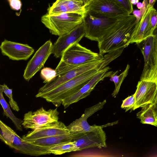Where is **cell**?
I'll use <instances>...</instances> for the list:
<instances>
[{
    "instance_id": "obj_1",
    "label": "cell",
    "mask_w": 157,
    "mask_h": 157,
    "mask_svg": "<svg viewBox=\"0 0 157 157\" xmlns=\"http://www.w3.org/2000/svg\"><path fill=\"white\" fill-rule=\"evenodd\" d=\"M137 23L136 17L130 14L119 22L98 42L99 53L103 55L127 47Z\"/></svg>"
},
{
    "instance_id": "obj_2",
    "label": "cell",
    "mask_w": 157,
    "mask_h": 157,
    "mask_svg": "<svg viewBox=\"0 0 157 157\" xmlns=\"http://www.w3.org/2000/svg\"><path fill=\"white\" fill-rule=\"evenodd\" d=\"M128 16L112 17L86 11L83 16V23L85 30V36L91 40L98 42L119 22Z\"/></svg>"
},
{
    "instance_id": "obj_3",
    "label": "cell",
    "mask_w": 157,
    "mask_h": 157,
    "mask_svg": "<svg viewBox=\"0 0 157 157\" xmlns=\"http://www.w3.org/2000/svg\"><path fill=\"white\" fill-rule=\"evenodd\" d=\"M100 71L98 68L91 70L43 94L40 98L58 107L63 100L77 92Z\"/></svg>"
},
{
    "instance_id": "obj_4",
    "label": "cell",
    "mask_w": 157,
    "mask_h": 157,
    "mask_svg": "<svg viewBox=\"0 0 157 157\" xmlns=\"http://www.w3.org/2000/svg\"><path fill=\"white\" fill-rule=\"evenodd\" d=\"M41 21L52 34L60 36L82 24L83 22V16L73 13H47L41 17Z\"/></svg>"
},
{
    "instance_id": "obj_5",
    "label": "cell",
    "mask_w": 157,
    "mask_h": 157,
    "mask_svg": "<svg viewBox=\"0 0 157 157\" xmlns=\"http://www.w3.org/2000/svg\"><path fill=\"white\" fill-rule=\"evenodd\" d=\"M0 127L1 140L20 153L34 156L51 154L49 147L35 145L27 142L1 120L0 121Z\"/></svg>"
},
{
    "instance_id": "obj_6",
    "label": "cell",
    "mask_w": 157,
    "mask_h": 157,
    "mask_svg": "<svg viewBox=\"0 0 157 157\" xmlns=\"http://www.w3.org/2000/svg\"><path fill=\"white\" fill-rule=\"evenodd\" d=\"M102 58L78 65L71 70L57 75L51 81L40 88L37 93L39 97L56 88L70 80L94 69L99 68Z\"/></svg>"
},
{
    "instance_id": "obj_7",
    "label": "cell",
    "mask_w": 157,
    "mask_h": 157,
    "mask_svg": "<svg viewBox=\"0 0 157 157\" xmlns=\"http://www.w3.org/2000/svg\"><path fill=\"white\" fill-rule=\"evenodd\" d=\"M155 36L151 35L139 44L143 56L144 66L140 80L157 83V63L155 52Z\"/></svg>"
},
{
    "instance_id": "obj_8",
    "label": "cell",
    "mask_w": 157,
    "mask_h": 157,
    "mask_svg": "<svg viewBox=\"0 0 157 157\" xmlns=\"http://www.w3.org/2000/svg\"><path fill=\"white\" fill-rule=\"evenodd\" d=\"M103 57V55L94 52L76 43L66 49L60 61L69 65H79Z\"/></svg>"
},
{
    "instance_id": "obj_9",
    "label": "cell",
    "mask_w": 157,
    "mask_h": 157,
    "mask_svg": "<svg viewBox=\"0 0 157 157\" xmlns=\"http://www.w3.org/2000/svg\"><path fill=\"white\" fill-rule=\"evenodd\" d=\"M57 108L45 110L43 107L36 111H29L24 115L22 125L24 128L33 130L39 127L58 121Z\"/></svg>"
},
{
    "instance_id": "obj_10",
    "label": "cell",
    "mask_w": 157,
    "mask_h": 157,
    "mask_svg": "<svg viewBox=\"0 0 157 157\" xmlns=\"http://www.w3.org/2000/svg\"><path fill=\"white\" fill-rule=\"evenodd\" d=\"M106 102V100L85 109L84 113L79 118L71 123L67 127L72 135L94 131L101 128L113 125L118 123V121L99 126L90 125L87 122L88 118L103 108Z\"/></svg>"
},
{
    "instance_id": "obj_11",
    "label": "cell",
    "mask_w": 157,
    "mask_h": 157,
    "mask_svg": "<svg viewBox=\"0 0 157 157\" xmlns=\"http://www.w3.org/2000/svg\"><path fill=\"white\" fill-rule=\"evenodd\" d=\"M73 135L72 141L75 143L76 151L89 148H101L107 147L106 134L102 128L94 131Z\"/></svg>"
},
{
    "instance_id": "obj_12",
    "label": "cell",
    "mask_w": 157,
    "mask_h": 157,
    "mask_svg": "<svg viewBox=\"0 0 157 157\" xmlns=\"http://www.w3.org/2000/svg\"><path fill=\"white\" fill-rule=\"evenodd\" d=\"M85 11H90L114 17L130 14L116 0H92L84 6Z\"/></svg>"
},
{
    "instance_id": "obj_13",
    "label": "cell",
    "mask_w": 157,
    "mask_h": 157,
    "mask_svg": "<svg viewBox=\"0 0 157 157\" xmlns=\"http://www.w3.org/2000/svg\"><path fill=\"white\" fill-rule=\"evenodd\" d=\"M53 44L50 40L47 41L36 52L28 62L24 71L23 77L29 81L44 66L52 54Z\"/></svg>"
},
{
    "instance_id": "obj_14",
    "label": "cell",
    "mask_w": 157,
    "mask_h": 157,
    "mask_svg": "<svg viewBox=\"0 0 157 157\" xmlns=\"http://www.w3.org/2000/svg\"><path fill=\"white\" fill-rule=\"evenodd\" d=\"M85 34L83 22L67 33L59 36L53 45L52 54L56 58H61L66 49L74 44L78 43Z\"/></svg>"
},
{
    "instance_id": "obj_15",
    "label": "cell",
    "mask_w": 157,
    "mask_h": 157,
    "mask_svg": "<svg viewBox=\"0 0 157 157\" xmlns=\"http://www.w3.org/2000/svg\"><path fill=\"white\" fill-rule=\"evenodd\" d=\"M71 134L65 124L60 121L53 122L37 128L22 136L25 141L52 136Z\"/></svg>"
},
{
    "instance_id": "obj_16",
    "label": "cell",
    "mask_w": 157,
    "mask_h": 157,
    "mask_svg": "<svg viewBox=\"0 0 157 157\" xmlns=\"http://www.w3.org/2000/svg\"><path fill=\"white\" fill-rule=\"evenodd\" d=\"M135 104L133 110L148 104H153L157 96V83L151 81L140 80L134 94Z\"/></svg>"
},
{
    "instance_id": "obj_17",
    "label": "cell",
    "mask_w": 157,
    "mask_h": 157,
    "mask_svg": "<svg viewBox=\"0 0 157 157\" xmlns=\"http://www.w3.org/2000/svg\"><path fill=\"white\" fill-rule=\"evenodd\" d=\"M0 48L2 54L13 60H26L34 50L26 44L14 42L6 39L2 42Z\"/></svg>"
},
{
    "instance_id": "obj_18",
    "label": "cell",
    "mask_w": 157,
    "mask_h": 157,
    "mask_svg": "<svg viewBox=\"0 0 157 157\" xmlns=\"http://www.w3.org/2000/svg\"><path fill=\"white\" fill-rule=\"evenodd\" d=\"M109 69V67H107L101 70L77 92L63 100L62 104L64 109L67 108L71 104L77 102L90 95L97 84L105 78V73Z\"/></svg>"
},
{
    "instance_id": "obj_19",
    "label": "cell",
    "mask_w": 157,
    "mask_h": 157,
    "mask_svg": "<svg viewBox=\"0 0 157 157\" xmlns=\"http://www.w3.org/2000/svg\"><path fill=\"white\" fill-rule=\"evenodd\" d=\"M85 4L82 1L76 0H56L48 9L49 14L62 13H73L83 16L85 13Z\"/></svg>"
},
{
    "instance_id": "obj_20",
    "label": "cell",
    "mask_w": 157,
    "mask_h": 157,
    "mask_svg": "<svg viewBox=\"0 0 157 157\" xmlns=\"http://www.w3.org/2000/svg\"><path fill=\"white\" fill-rule=\"evenodd\" d=\"M154 7L148 8L141 19L136 24L130 44H138L148 36L153 35L150 25L152 10Z\"/></svg>"
},
{
    "instance_id": "obj_21",
    "label": "cell",
    "mask_w": 157,
    "mask_h": 157,
    "mask_svg": "<svg viewBox=\"0 0 157 157\" xmlns=\"http://www.w3.org/2000/svg\"><path fill=\"white\" fill-rule=\"evenodd\" d=\"M73 136L72 134H70L50 136L25 141L33 145L50 148L61 143L72 141Z\"/></svg>"
},
{
    "instance_id": "obj_22",
    "label": "cell",
    "mask_w": 157,
    "mask_h": 157,
    "mask_svg": "<svg viewBox=\"0 0 157 157\" xmlns=\"http://www.w3.org/2000/svg\"><path fill=\"white\" fill-rule=\"evenodd\" d=\"M142 107L141 110L137 114V117L140 120L141 123L157 127V117L151 104H147Z\"/></svg>"
},
{
    "instance_id": "obj_23",
    "label": "cell",
    "mask_w": 157,
    "mask_h": 157,
    "mask_svg": "<svg viewBox=\"0 0 157 157\" xmlns=\"http://www.w3.org/2000/svg\"><path fill=\"white\" fill-rule=\"evenodd\" d=\"M129 68V65L127 64L124 70L119 75H117L118 71L115 72L107 71L105 73V78L110 77V81L113 82L115 84V89L112 94L113 97H116L118 94L121 85L128 74Z\"/></svg>"
},
{
    "instance_id": "obj_24",
    "label": "cell",
    "mask_w": 157,
    "mask_h": 157,
    "mask_svg": "<svg viewBox=\"0 0 157 157\" xmlns=\"http://www.w3.org/2000/svg\"><path fill=\"white\" fill-rule=\"evenodd\" d=\"M2 93V91L0 90V103L3 110V115L11 120L17 130L22 131V128L21 125L23 120L17 118L13 114L10 105L5 100Z\"/></svg>"
},
{
    "instance_id": "obj_25",
    "label": "cell",
    "mask_w": 157,
    "mask_h": 157,
    "mask_svg": "<svg viewBox=\"0 0 157 157\" xmlns=\"http://www.w3.org/2000/svg\"><path fill=\"white\" fill-rule=\"evenodd\" d=\"M49 151L51 154L60 155L67 152L76 151V147L73 141H67L50 147Z\"/></svg>"
},
{
    "instance_id": "obj_26",
    "label": "cell",
    "mask_w": 157,
    "mask_h": 157,
    "mask_svg": "<svg viewBox=\"0 0 157 157\" xmlns=\"http://www.w3.org/2000/svg\"><path fill=\"white\" fill-rule=\"evenodd\" d=\"M124 48H121L108 52L103 56L102 61L99 67V70H101L106 67L110 62L120 56Z\"/></svg>"
},
{
    "instance_id": "obj_27",
    "label": "cell",
    "mask_w": 157,
    "mask_h": 157,
    "mask_svg": "<svg viewBox=\"0 0 157 157\" xmlns=\"http://www.w3.org/2000/svg\"><path fill=\"white\" fill-rule=\"evenodd\" d=\"M0 90L9 98V103L13 109L16 111H19L20 110L19 107L16 102L13 98L12 89H10L6 84H4L0 85Z\"/></svg>"
},
{
    "instance_id": "obj_28",
    "label": "cell",
    "mask_w": 157,
    "mask_h": 157,
    "mask_svg": "<svg viewBox=\"0 0 157 157\" xmlns=\"http://www.w3.org/2000/svg\"><path fill=\"white\" fill-rule=\"evenodd\" d=\"M40 76L44 80L43 83H46L54 79L56 76V72L55 70L50 67L43 68L41 71Z\"/></svg>"
},
{
    "instance_id": "obj_29",
    "label": "cell",
    "mask_w": 157,
    "mask_h": 157,
    "mask_svg": "<svg viewBox=\"0 0 157 157\" xmlns=\"http://www.w3.org/2000/svg\"><path fill=\"white\" fill-rule=\"evenodd\" d=\"M135 104V99L134 94L129 96L122 101L121 107L125 110V112L129 110H133Z\"/></svg>"
},
{
    "instance_id": "obj_30",
    "label": "cell",
    "mask_w": 157,
    "mask_h": 157,
    "mask_svg": "<svg viewBox=\"0 0 157 157\" xmlns=\"http://www.w3.org/2000/svg\"><path fill=\"white\" fill-rule=\"evenodd\" d=\"M150 25L153 35L157 34V10L154 7L152 10L150 20Z\"/></svg>"
},
{
    "instance_id": "obj_31",
    "label": "cell",
    "mask_w": 157,
    "mask_h": 157,
    "mask_svg": "<svg viewBox=\"0 0 157 157\" xmlns=\"http://www.w3.org/2000/svg\"><path fill=\"white\" fill-rule=\"evenodd\" d=\"M119 4L130 14L133 10L130 0H116Z\"/></svg>"
},
{
    "instance_id": "obj_32",
    "label": "cell",
    "mask_w": 157,
    "mask_h": 157,
    "mask_svg": "<svg viewBox=\"0 0 157 157\" xmlns=\"http://www.w3.org/2000/svg\"><path fill=\"white\" fill-rule=\"evenodd\" d=\"M11 8L13 10H18L21 9L22 3L20 0H7Z\"/></svg>"
},
{
    "instance_id": "obj_33",
    "label": "cell",
    "mask_w": 157,
    "mask_h": 157,
    "mask_svg": "<svg viewBox=\"0 0 157 157\" xmlns=\"http://www.w3.org/2000/svg\"><path fill=\"white\" fill-rule=\"evenodd\" d=\"M136 18V21L137 23L141 19L142 17V13L140 10L137 9L133 10L132 13Z\"/></svg>"
},
{
    "instance_id": "obj_34",
    "label": "cell",
    "mask_w": 157,
    "mask_h": 157,
    "mask_svg": "<svg viewBox=\"0 0 157 157\" xmlns=\"http://www.w3.org/2000/svg\"><path fill=\"white\" fill-rule=\"evenodd\" d=\"M142 3L143 6L142 8L140 9L142 13V17L144 16L148 8V3L147 0H144Z\"/></svg>"
},
{
    "instance_id": "obj_35",
    "label": "cell",
    "mask_w": 157,
    "mask_h": 157,
    "mask_svg": "<svg viewBox=\"0 0 157 157\" xmlns=\"http://www.w3.org/2000/svg\"><path fill=\"white\" fill-rule=\"evenodd\" d=\"M151 104L152 108L157 117V96L154 102Z\"/></svg>"
},
{
    "instance_id": "obj_36",
    "label": "cell",
    "mask_w": 157,
    "mask_h": 157,
    "mask_svg": "<svg viewBox=\"0 0 157 157\" xmlns=\"http://www.w3.org/2000/svg\"><path fill=\"white\" fill-rule=\"evenodd\" d=\"M155 52L156 61L157 63V34L155 35Z\"/></svg>"
},
{
    "instance_id": "obj_37",
    "label": "cell",
    "mask_w": 157,
    "mask_h": 157,
    "mask_svg": "<svg viewBox=\"0 0 157 157\" xmlns=\"http://www.w3.org/2000/svg\"><path fill=\"white\" fill-rule=\"evenodd\" d=\"M148 4V7H153L154 5L157 1V0H147Z\"/></svg>"
},
{
    "instance_id": "obj_38",
    "label": "cell",
    "mask_w": 157,
    "mask_h": 157,
    "mask_svg": "<svg viewBox=\"0 0 157 157\" xmlns=\"http://www.w3.org/2000/svg\"><path fill=\"white\" fill-rule=\"evenodd\" d=\"M139 0H130L132 4L134 5H136L137 3L139 2Z\"/></svg>"
},
{
    "instance_id": "obj_39",
    "label": "cell",
    "mask_w": 157,
    "mask_h": 157,
    "mask_svg": "<svg viewBox=\"0 0 157 157\" xmlns=\"http://www.w3.org/2000/svg\"><path fill=\"white\" fill-rule=\"evenodd\" d=\"M136 7L139 9H141L143 6V3L141 2H138L136 4Z\"/></svg>"
},
{
    "instance_id": "obj_40",
    "label": "cell",
    "mask_w": 157,
    "mask_h": 157,
    "mask_svg": "<svg viewBox=\"0 0 157 157\" xmlns=\"http://www.w3.org/2000/svg\"><path fill=\"white\" fill-rule=\"evenodd\" d=\"M91 0H85V5Z\"/></svg>"
},
{
    "instance_id": "obj_41",
    "label": "cell",
    "mask_w": 157,
    "mask_h": 157,
    "mask_svg": "<svg viewBox=\"0 0 157 157\" xmlns=\"http://www.w3.org/2000/svg\"><path fill=\"white\" fill-rule=\"evenodd\" d=\"M76 0L82 2L84 3L85 5V0Z\"/></svg>"
}]
</instances>
